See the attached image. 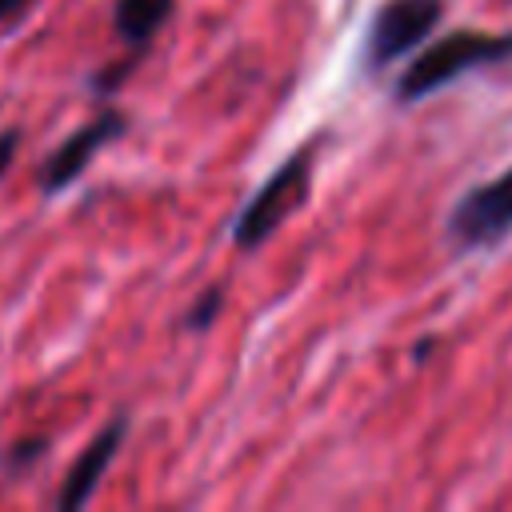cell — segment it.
<instances>
[{
	"instance_id": "6",
	"label": "cell",
	"mask_w": 512,
	"mask_h": 512,
	"mask_svg": "<svg viewBox=\"0 0 512 512\" xmlns=\"http://www.w3.org/2000/svg\"><path fill=\"white\" fill-rule=\"evenodd\" d=\"M124 432H128V420H124V416H116L108 428L96 432V440L76 456V464H72L68 476H64V488H60V496H56L60 508H80V504H88V496H92L96 484L104 480V472H108V464H112V456H116Z\"/></svg>"
},
{
	"instance_id": "9",
	"label": "cell",
	"mask_w": 512,
	"mask_h": 512,
	"mask_svg": "<svg viewBox=\"0 0 512 512\" xmlns=\"http://www.w3.org/2000/svg\"><path fill=\"white\" fill-rule=\"evenodd\" d=\"M144 52H148V48H132V52H128L124 60L108 64L104 72H96V76H92V88H96L100 96H112V92H116V88H120V84H124V80L132 76V68L140 64V56H144Z\"/></svg>"
},
{
	"instance_id": "10",
	"label": "cell",
	"mask_w": 512,
	"mask_h": 512,
	"mask_svg": "<svg viewBox=\"0 0 512 512\" xmlns=\"http://www.w3.org/2000/svg\"><path fill=\"white\" fill-rule=\"evenodd\" d=\"M44 436H32V440H20V444H12V452H8V464H28V460H36L40 452H44Z\"/></svg>"
},
{
	"instance_id": "2",
	"label": "cell",
	"mask_w": 512,
	"mask_h": 512,
	"mask_svg": "<svg viewBox=\"0 0 512 512\" xmlns=\"http://www.w3.org/2000/svg\"><path fill=\"white\" fill-rule=\"evenodd\" d=\"M308 184H312V148H300L248 196V204L232 224V244L240 252H256L264 240H272L276 228L308 200Z\"/></svg>"
},
{
	"instance_id": "7",
	"label": "cell",
	"mask_w": 512,
	"mask_h": 512,
	"mask_svg": "<svg viewBox=\"0 0 512 512\" xmlns=\"http://www.w3.org/2000/svg\"><path fill=\"white\" fill-rule=\"evenodd\" d=\"M172 12H176V0H116L112 28L124 44L148 48L156 40V32L172 20Z\"/></svg>"
},
{
	"instance_id": "8",
	"label": "cell",
	"mask_w": 512,
	"mask_h": 512,
	"mask_svg": "<svg viewBox=\"0 0 512 512\" xmlns=\"http://www.w3.org/2000/svg\"><path fill=\"white\" fill-rule=\"evenodd\" d=\"M220 308H224V288L212 284V288H204V292L196 296V304L184 312V328H188V332H204V328H212L216 316H220Z\"/></svg>"
},
{
	"instance_id": "5",
	"label": "cell",
	"mask_w": 512,
	"mask_h": 512,
	"mask_svg": "<svg viewBox=\"0 0 512 512\" xmlns=\"http://www.w3.org/2000/svg\"><path fill=\"white\" fill-rule=\"evenodd\" d=\"M124 128H128V116H124L120 108H104L96 120H88L84 128H76V132H72V136L44 160L36 184H40L44 192H60V188H68V184L92 164V156H96L104 144H112L116 136H124Z\"/></svg>"
},
{
	"instance_id": "13",
	"label": "cell",
	"mask_w": 512,
	"mask_h": 512,
	"mask_svg": "<svg viewBox=\"0 0 512 512\" xmlns=\"http://www.w3.org/2000/svg\"><path fill=\"white\" fill-rule=\"evenodd\" d=\"M432 344H436L432 336H424V340H416V344H412V360H428V348H432Z\"/></svg>"
},
{
	"instance_id": "3",
	"label": "cell",
	"mask_w": 512,
	"mask_h": 512,
	"mask_svg": "<svg viewBox=\"0 0 512 512\" xmlns=\"http://www.w3.org/2000/svg\"><path fill=\"white\" fill-rule=\"evenodd\" d=\"M444 20V0H388L376 8L364 32V72H384L416 44H424Z\"/></svg>"
},
{
	"instance_id": "1",
	"label": "cell",
	"mask_w": 512,
	"mask_h": 512,
	"mask_svg": "<svg viewBox=\"0 0 512 512\" xmlns=\"http://www.w3.org/2000/svg\"><path fill=\"white\" fill-rule=\"evenodd\" d=\"M508 60H512V32L456 28L448 36H440L436 44H428L424 52H416V60L392 84V96H396V104H416V100L432 96L436 88L460 80L464 72L508 64Z\"/></svg>"
},
{
	"instance_id": "11",
	"label": "cell",
	"mask_w": 512,
	"mask_h": 512,
	"mask_svg": "<svg viewBox=\"0 0 512 512\" xmlns=\"http://www.w3.org/2000/svg\"><path fill=\"white\" fill-rule=\"evenodd\" d=\"M16 148H20V132H0V176L8 172V164L16 160Z\"/></svg>"
},
{
	"instance_id": "4",
	"label": "cell",
	"mask_w": 512,
	"mask_h": 512,
	"mask_svg": "<svg viewBox=\"0 0 512 512\" xmlns=\"http://www.w3.org/2000/svg\"><path fill=\"white\" fill-rule=\"evenodd\" d=\"M444 232L460 252L472 248H496L504 236H512V168L500 176L472 184L448 212Z\"/></svg>"
},
{
	"instance_id": "12",
	"label": "cell",
	"mask_w": 512,
	"mask_h": 512,
	"mask_svg": "<svg viewBox=\"0 0 512 512\" xmlns=\"http://www.w3.org/2000/svg\"><path fill=\"white\" fill-rule=\"evenodd\" d=\"M28 4H32V0H0V24H4V20H16Z\"/></svg>"
}]
</instances>
